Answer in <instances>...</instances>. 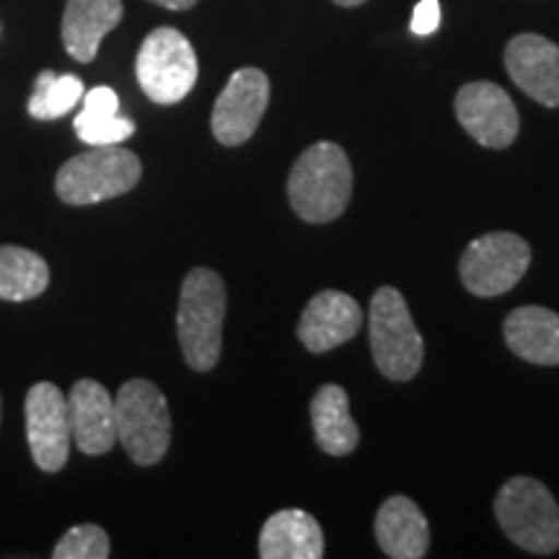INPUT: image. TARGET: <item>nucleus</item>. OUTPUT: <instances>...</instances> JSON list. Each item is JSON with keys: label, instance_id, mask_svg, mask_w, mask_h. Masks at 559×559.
Segmentation results:
<instances>
[{"label": "nucleus", "instance_id": "20", "mask_svg": "<svg viewBox=\"0 0 559 559\" xmlns=\"http://www.w3.org/2000/svg\"><path fill=\"white\" fill-rule=\"evenodd\" d=\"M50 285V267L37 251L24 247H0V300H32Z\"/></svg>", "mask_w": 559, "mask_h": 559}, {"label": "nucleus", "instance_id": "9", "mask_svg": "<svg viewBox=\"0 0 559 559\" xmlns=\"http://www.w3.org/2000/svg\"><path fill=\"white\" fill-rule=\"evenodd\" d=\"M270 104V79L260 68H241L230 75L210 117V128L221 145H243L260 128Z\"/></svg>", "mask_w": 559, "mask_h": 559}, {"label": "nucleus", "instance_id": "13", "mask_svg": "<svg viewBox=\"0 0 559 559\" xmlns=\"http://www.w3.org/2000/svg\"><path fill=\"white\" fill-rule=\"evenodd\" d=\"M362 326L358 300L342 290H321L309 300L298 321V337L309 353H330L345 345Z\"/></svg>", "mask_w": 559, "mask_h": 559}, {"label": "nucleus", "instance_id": "4", "mask_svg": "<svg viewBox=\"0 0 559 559\" xmlns=\"http://www.w3.org/2000/svg\"><path fill=\"white\" fill-rule=\"evenodd\" d=\"M143 164L122 145H91L73 156L55 177L58 198L68 205H94L130 192L140 181Z\"/></svg>", "mask_w": 559, "mask_h": 559}, {"label": "nucleus", "instance_id": "17", "mask_svg": "<svg viewBox=\"0 0 559 559\" xmlns=\"http://www.w3.org/2000/svg\"><path fill=\"white\" fill-rule=\"evenodd\" d=\"M508 347L534 366H559V313L544 306L510 311L502 326Z\"/></svg>", "mask_w": 559, "mask_h": 559}, {"label": "nucleus", "instance_id": "6", "mask_svg": "<svg viewBox=\"0 0 559 559\" xmlns=\"http://www.w3.org/2000/svg\"><path fill=\"white\" fill-rule=\"evenodd\" d=\"M370 353L376 366L391 381L415 379L425 358V345L419 337L409 306L396 288H379L370 300Z\"/></svg>", "mask_w": 559, "mask_h": 559}, {"label": "nucleus", "instance_id": "21", "mask_svg": "<svg viewBox=\"0 0 559 559\" xmlns=\"http://www.w3.org/2000/svg\"><path fill=\"white\" fill-rule=\"evenodd\" d=\"M83 99V81L75 75H58L41 70L34 83L29 115L34 120H58Z\"/></svg>", "mask_w": 559, "mask_h": 559}, {"label": "nucleus", "instance_id": "24", "mask_svg": "<svg viewBox=\"0 0 559 559\" xmlns=\"http://www.w3.org/2000/svg\"><path fill=\"white\" fill-rule=\"evenodd\" d=\"M440 26V3L438 0H419L412 13V32L417 37H428Z\"/></svg>", "mask_w": 559, "mask_h": 559}, {"label": "nucleus", "instance_id": "14", "mask_svg": "<svg viewBox=\"0 0 559 559\" xmlns=\"http://www.w3.org/2000/svg\"><path fill=\"white\" fill-rule=\"evenodd\" d=\"M68 417L73 443L88 456L109 453L117 443L115 400L104 383L94 379H81L73 383L68 396Z\"/></svg>", "mask_w": 559, "mask_h": 559}, {"label": "nucleus", "instance_id": "1", "mask_svg": "<svg viewBox=\"0 0 559 559\" xmlns=\"http://www.w3.org/2000/svg\"><path fill=\"white\" fill-rule=\"evenodd\" d=\"M353 198V166L342 145L321 140L300 153L288 177V200L298 218L330 223Z\"/></svg>", "mask_w": 559, "mask_h": 559}, {"label": "nucleus", "instance_id": "25", "mask_svg": "<svg viewBox=\"0 0 559 559\" xmlns=\"http://www.w3.org/2000/svg\"><path fill=\"white\" fill-rule=\"evenodd\" d=\"M83 109L99 111V115H117L120 111V99L109 86H96L88 94H83Z\"/></svg>", "mask_w": 559, "mask_h": 559}, {"label": "nucleus", "instance_id": "11", "mask_svg": "<svg viewBox=\"0 0 559 559\" xmlns=\"http://www.w3.org/2000/svg\"><path fill=\"white\" fill-rule=\"evenodd\" d=\"M456 117L469 135L485 148H508L519 138V109L498 83L474 81L459 88Z\"/></svg>", "mask_w": 559, "mask_h": 559}, {"label": "nucleus", "instance_id": "8", "mask_svg": "<svg viewBox=\"0 0 559 559\" xmlns=\"http://www.w3.org/2000/svg\"><path fill=\"white\" fill-rule=\"evenodd\" d=\"M531 264V247L521 236L495 230L474 239L461 254L459 275L464 288L479 298L513 290Z\"/></svg>", "mask_w": 559, "mask_h": 559}, {"label": "nucleus", "instance_id": "15", "mask_svg": "<svg viewBox=\"0 0 559 559\" xmlns=\"http://www.w3.org/2000/svg\"><path fill=\"white\" fill-rule=\"evenodd\" d=\"M122 16V0H68L60 32L70 58L79 62L94 60L102 39L120 26Z\"/></svg>", "mask_w": 559, "mask_h": 559}, {"label": "nucleus", "instance_id": "19", "mask_svg": "<svg viewBox=\"0 0 559 559\" xmlns=\"http://www.w3.org/2000/svg\"><path fill=\"white\" fill-rule=\"evenodd\" d=\"M311 423L319 449L330 456H347L358 449L360 430L349 415L347 391L337 383H326L311 402Z\"/></svg>", "mask_w": 559, "mask_h": 559}, {"label": "nucleus", "instance_id": "12", "mask_svg": "<svg viewBox=\"0 0 559 559\" xmlns=\"http://www.w3.org/2000/svg\"><path fill=\"white\" fill-rule=\"evenodd\" d=\"M506 68L523 94L544 107H559V47L542 34H519L506 47Z\"/></svg>", "mask_w": 559, "mask_h": 559}, {"label": "nucleus", "instance_id": "27", "mask_svg": "<svg viewBox=\"0 0 559 559\" xmlns=\"http://www.w3.org/2000/svg\"><path fill=\"white\" fill-rule=\"evenodd\" d=\"M334 3L342 5V9H355V5H362L366 0H334Z\"/></svg>", "mask_w": 559, "mask_h": 559}, {"label": "nucleus", "instance_id": "23", "mask_svg": "<svg viewBox=\"0 0 559 559\" xmlns=\"http://www.w3.org/2000/svg\"><path fill=\"white\" fill-rule=\"evenodd\" d=\"M55 559H107L109 557V536L107 531L83 523L73 526L52 549Z\"/></svg>", "mask_w": 559, "mask_h": 559}, {"label": "nucleus", "instance_id": "22", "mask_svg": "<svg viewBox=\"0 0 559 559\" xmlns=\"http://www.w3.org/2000/svg\"><path fill=\"white\" fill-rule=\"evenodd\" d=\"M75 132L86 145H120L135 132V122L120 115H99V111L83 109L73 122Z\"/></svg>", "mask_w": 559, "mask_h": 559}, {"label": "nucleus", "instance_id": "28", "mask_svg": "<svg viewBox=\"0 0 559 559\" xmlns=\"http://www.w3.org/2000/svg\"><path fill=\"white\" fill-rule=\"evenodd\" d=\"M0 417H3V402H0Z\"/></svg>", "mask_w": 559, "mask_h": 559}, {"label": "nucleus", "instance_id": "2", "mask_svg": "<svg viewBox=\"0 0 559 559\" xmlns=\"http://www.w3.org/2000/svg\"><path fill=\"white\" fill-rule=\"evenodd\" d=\"M226 319V285L218 272L194 267L179 293L177 334L187 366L207 373L218 366Z\"/></svg>", "mask_w": 559, "mask_h": 559}, {"label": "nucleus", "instance_id": "3", "mask_svg": "<svg viewBox=\"0 0 559 559\" xmlns=\"http://www.w3.org/2000/svg\"><path fill=\"white\" fill-rule=\"evenodd\" d=\"M495 519L515 547L531 555H555L559 549V506L539 479L513 477L495 498Z\"/></svg>", "mask_w": 559, "mask_h": 559}, {"label": "nucleus", "instance_id": "18", "mask_svg": "<svg viewBox=\"0 0 559 559\" xmlns=\"http://www.w3.org/2000/svg\"><path fill=\"white\" fill-rule=\"evenodd\" d=\"M262 559H321L324 534L313 515L300 508L280 510L270 515L260 534Z\"/></svg>", "mask_w": 559, "mask_h": 559}, {"label": "nucleus", "instance_id": "5", "mask_svg": "<svg viewBox=\"0 0 559 559\" xmlns=\"http://www.w3.org/2000/svg\"><path fill=\"white\" fill-rule=\"evenodd\" d=\"M117 440L140 466H153L166 456L171 443V415L156 383L132 379L122 383L115 400Z\"/></svg>", "mask_w": 559, "mask_h": 559}, {"label": "nucleus", "instance_id": "16", "mask_svg": "<svg viewBox=\"0 0 559 559\" xmlns=\"http://www.w3.org/2000/svg\"><path fill=\"white\" fill-rule=\"evenodd\" d=\"M376 539L391 559H423L430 547V526L415 500L394 495L376 515Z\"/></svg>", "mask_w": 559, "mask_h": 559}, {"label": "nucleus", "instance_id": "10", "mask_svg": "<svg viewBox=\"0 0 559 559\" xmlns=\"http://www.w3.org/2000/svg\"><path fill=\"white\" fill-rule=\"evenodd\" d=\"M26 438L34 464L41 472H60L68 464L73 432H70L68 400L50 381H39L26 391Z\"/></svg>", "mask_w": 559, "mask_h": 559}, {"label": "nucleus", "instance_id": "26", "mask_svg": "<svg viewBox=\"0 0 559 559\" xmlns=\"http://www.w3.org/2000/svg\"><path fill=\"white\" fill-rule=\"evenodd\" d=\"M151 3L164 5V9H169V11H187V9H192L198 0H151Z\"/></svg>", "mask_w": 559, "mask_h": 559}, {"label": "nucleus", "instance_id": "7", "mask_svg": "<svg viewBox=\"0 0 559 559\" xmlns=\"http://www.w3.org/2000/svg\"><path fill=\"white\" fill-rule=\"evenodd\" d=\"M135 75L151 102L169 107L185 99L198 83V55L185 34L158 26L140 45Z\"/></svg>", "mask_w": 559, "mask_h": 559}]
</instances>
